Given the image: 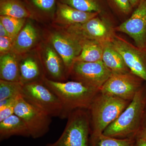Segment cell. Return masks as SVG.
Returning <instances> with one entry per match:
<instances>
[{
	"label": "cell",
	"mask_w": 146,
	"mask_h": 146,
	"mask_svg": "<svg viewBox=\"0 0 146 146\" xmlns=\"http://www.w3.org/2000/svg\"><path fill=\"white\" fill-rule=\"evenodd\" d=\"M146 106V82L116 119L107 127L103 134L113 138H135L142 127Z\"/></svg>",
	"instance_id": "cell-1"
},
{
	"label": "cell",
	"mask_w": 146,
	"mask_h": 146,
	"mask_svg": "<svg viewBox=\"0 0 146 146\" xmlns=\"http://www.w3.org/2000/svg\"><path fill=\"white\" fill-rule=\"evenodd\" d=\"M43 82L60 100L63 106V118H68L77 109H88L100 91L79 82H57L45 77Z\"/></svg>",
	"instance_id": "cell-2"
},
{
	"label": "cell",
	"mask_w": 146,
	"mask_h": 146,
	"mask_svg": "<svg viewBox=\"0 0 146 146\" xmlns=\"http://www.w3.org/2000/svg\"><path fill=\"white\" fill-rule=\"evenodd\" d=\"M131 102L102 94L100 91L87 109L90 118L91 134L102 133Z\"/></svg>",
	"instance_id": "cell-3"
},
{
	"label": "cell",
	"mask_w": 146,
	"mask_h": 146,
	"mask_svg": "<svg viewBox=\"0 0 146 146\" xmlns=\"http://www.w3.org/2000/svg\"><path fill=\"white\" fill-rule=\"evenodd\" d=\"M64 131L57 141L47 146H89L91 133L87 109H77L70 113Z\"/></svg>",
	"instance_id": "cell-4"
},
{
	"label": "cell",
	"mask_w": 146,
	"mask_h": 146,
	"mask_svg": "<svg viewBox=\"0 0 146 146\" xmlns=\"http://www.w3.org/2000/svg\"><path fill=\"white\" fill-rule=\"evenodd\" d=\"M43 35L63 59L69 78L71 68L82 50L81 42L65 29L52 24L44 30Z\"/></svg>",
	"instance_id": "cell-5"
},
{
	"label": "cell",
	"mask_w": 146,
	"mask_h": 146,
	"mask_svg": "<svg viewBox=\"0 0 146 146\" xmlns=\"http://www.w3.org/2000/svg\"><path fill=\"white\" fill-rule=\"evenodd\" d=\"M22 96L27 101L50 117H63V106L60 100L43 81L24 84Z\"/></svg>",
	"instance_id": "cell-6"
},
{
	"label": "cell",
	"mask_w": 146,
	"mask_h": 146,
	"mask_svg": "<svg viewBox=\"0 0 146 146\" xmlns=\"http://www.w3.org/2000/svg\"><path fill=\"white\" fill-rule=\"evenodd\" d=\"M14 114L24 121L32 138L42 137L49 129L51 117L27 101L22 95L16 100Z\"/></svg>",
	"instance_id": "cell-7"
},
{
	"label": "cell",
	"mask_w": 146,
	"mask_h": 146,
	"mask_svg": "<svg viewBox=\"0 0 146 146\" xmlns=\"http://www.w3.org/2000/svg\"><path fill=\"white\" fill-rule=\"evenodd\" d=\"M98 16L84 23L63 28L80 41H95L102 44L112 42L116 36L115 29L113 28L109 21Z\"/></svg>",
	"instance_id": "cell-8"
},
{
	"label": "cell",
	"mask_w": 146,
	"mask_h": 146,
	"mask_svg": "<svg viewBox=\"0 0 146 146\" xmlns=\"http://www.w3.org/2000/svg\"><path fill=\"white\" fill-rule=\"evenodd\" d=\"M112 74L102 60L91 63L75 62L69 72V78L100 90Z\"/></svg>",
	"instance_id": "cell-9"
},
{
	"label": "cell",
	"mask_w": 146,
	"mask_h": 146,
	"mask_svg": "<svg viewBox=\"0 0 146 146\" xmlns=\"http://www.w3.org/2000/svg\"><path fill=\"white\" fill-rule=\"evenodd\" d=\"M145 82L130 72L112 74L100 89L102 94L131 101Z\"/></svg>",
	"instance_id": "cell-10"
},
{
	"label": "cell",
	"mask_w": 146,
	"mask_h": 146,
	"mask_svg": "<svg viewBox=\"0 0 146 146\" xmlns=\"http://www.w3.org/2000/svg\"><path fill=\"white\" fill-rule=\"evenodd\" d=\"M36 50L46 77L54 81H66L68 77L64 62L52 46L44 38Z\"/></svg>",
	"instance_id": "cell-11"
},
{
	"label": "cell",
	"mask_w": 146,
	"mask_h": 146,
	"mask_svg": "<svg viewBox=\"0 0 146 146\" xmlns=\"http://www.w3.org/2000/svg\"><path fill=\"white\" fill-rule=\"evenodd\" d=\"M115 30L127 35L137 48L146 52V0H141L130 18Z\"/></svg>",
	"instance_id": "cell-12"
},
{
	"label": "cell",
	"mask_w": 146,
	"mask_h": 146,
	"mask_svg": "<svg viewBox=\"0 0 146 146\" xmlns=\"http://www.w3.org/2000/svg\"><path fill=\"white\" fill-rule=\"evenodd\" d=\"M112 43L130 72L146 82V52L118 36H115Z\"/></svg>",
	"instance_id": "cell-13"
},
{
	"label": "cell",
	"mask_w": 146,
	"mask_h": 146,
	"mask_svg": "<svg viewBox=\"0 0 146 146\" xmlns=\"http://www.w3.org/2000/svg\"><path fill=\"white\" fill-rule=\"evenodd\" d=\"M34 20L27 19L24 27L16 36L11 52L23 55L36 49L44 40L43 31L34 23Z\"/></svg>",
	"instance_id": "cell-14"
},
{
	"label": "cell",
	"mask_w": 146,
	"mask_h": 146,
	"mask_svg": "<svg viewBox=\"0 0 146 146\" xmlns=\"http://www.w3.org/2000/svg\"><path fill=\"white\" fill-rule=\"evenodd\" d=\"M19 56L20 82L24 85L34 82L43 81L46 76L36 49Z\"/></svg>",
	"instance_id": "cell-15"
},
{
	"label": "cell",
	"mask_w": 146,
	"mask_h": 146,
	"mask_svg": "<svg viewBox=\"0 0 146 146\" xmlns=\"http://www.w3.org/2000/svg\"><path fill=\"white\" fill-rule=\"evenodd\" d=\"M99 14L83 12L58 1L52 24L60 27H67L84 23Z\"/></svg>",
	"instance_id": "cell-16"
},
{
	"label": "cell",
	"mask_w": 146,
	"mask_h": 146,
	"mask_svg": "<svg viewBox=\"0 0 146 146\" xmlns=\"http://www.w3.org/2000/svg\"><path fill=\"white\" fill-rule=\"evenodd\" d=\"M36 22L52 23L58 0H22Z\"/></svg>",
	"instance_id": "cell-17"
},
{
	"label": "cell",
	"mask_w": 146,
	"mask_h": 146,
	"mask_svg": "<svg viewBox=\"0 0 146 146\" xmlns=\"http://www.w3.org/2000/svg\"><path fill=\"white\" fill-rule=\"evenodd\" d=\"M102 61L112 74H124L130 72L119 53L112 44V42L102 43Z\"/></svg>",
	"instance_id": "cell-18"
},
{
	"label": "cell",
	"mask_w": 146,
	"mask_h": 146,
	"mask_svg": "<svg viewBox=\"0 0 146 146\" xmlns=\"http://www.w3.org/2000/svg\"><path fill=\"white\" fill-rule=\"evenodd\" d=\"M20 58L14 53L0 55V80L20 82Z\"/></svg>",
	"instance_id": "cell-19"
},
{
	"label": "cell",
	"mask_w": 146,
	"mask_h": 146,
	"mask_svg": "<svg viewBox=\"0 0 146 146\" xmlns=\"http://www.w3.org/2000/svg\"><path fill=\"white\" fill-rule=\"evenodd\" d=\"M13 136H31L26 124L20 117L15 114L0 122L1 141Z\"/></svg>",
	"instance_id": "cell-20"
},
{
	"label": "cell",
	"mask_w": 146,
	"mask_h": 146,
	"mask_svg": "<svg viewBox=\"0 0 146 146\" xmlns=\"http://www.w3.org/2000/svg\"><path fill=\"white\" fill-rule=\"evenodd\" d=\"M0 16L34 20L30 11L22 0H0Z\"/></svg>",
	"instance_id": "cell-21"
},
{
	"label": "cell",
	"mask_w": 146,
	"mask_h": 146,
	"mask_svg": "<svg viewBox=\"0 0 146 146\" xmlns=\"http://www.w3.org/2000/svg\"><path fill=\"white\" fill-rule=\"evenodd\" d=\"M82 50L76 57L75 62H91L102 61V44L95 41H80Z\"/></svg>",
	"instance_id": "cell-22"
},
{
	"label": "cell",
	"mask_w": 146,
	"mask_h": 146,
	"mask_svg": "<svg viewBox=\"0 0 146 146\" xmlns=\"http://www.w3.org/2000/svg\"><path fill=\"white\" fill-rule=\"evenodd\" d=\"M135 138L120 139L104 135L91 134L89 146H132Z\"/></svg>",
	"instance_id": "cell-23"
},
{
	"label": "cell",
	"mask_w": 146,
	"mask_h": 146,
	"mask_svg": "<svg viewBox=\"0 0 146 146\" xmlns=\"http://www.w3.org/2000/svg\"><path fill=\"white\" fill-rule=\"evenodd\" d=\"M83 12L100 13L102 8L99 0H58Z\"/></svg>",
	"instance_id": "cell-24"
},
{
	"label": "cell",
	"mask_w": 146,
	"mask_h": 146,
	"mask_svg": "<svg viewBox=\"0 0 146 146\" xmlns=\"http://www.w3.org/2000/svg\"><path fill=\"white\" fill-rule=\"evenodd\" d=\"M23 86L20 82L0 80V101L22 95Z\"/></svg>",
	"instance_id": "cell-25"
},
{
	"label": "cell",
	"mask_w": 146,
	"mask_h": 146,
	"mask_svg": "<svg viewBox=\"0 0 146 146\" xmlns=\"http://www.w3.org/2000/svg\"><path fill=\"white\" fill-rule=\"evenodd\" d=\"M27 19H21L9 16H0V23L9 34L10 37L14 39L25 24Z\"/></svg>",
	"instance_id": "cell-26"
},
{
	"label": "cell",
	"mask_w": 146,
	"mask_h": 146,
	"mask_svg": "<svg viewBox=\"0 0 146 146\" xmlns=\"http://www.w3.org/2000/svg\"><path fill=\"white\" fill-rule=\"evenodd\" d=\"M17 99L8 104L0 106V122L14 114L15 104Z\"/></svg>",
	"instance_id": "cell-27"
},
{
	"label": "cell",
	"mask_w": 146,
	"mask_h": 146,
	"mask_svg": "<svg viewBox=\"0 0 146 146\" xmlns=\"http://www.w3.org/2000/svg\"><path fill=\"white\" fill-rule=\"evenodd\" d=\"M14 40L10 36H0V55L11 52Z\"/></svg>",
	"instance_id": "cell-28"
},
{
	"label": "cell",
	"mask_w": 146,
	"mask_h": 146,
	"mask_svg": "<svg viewBox=\"0 0 146 146\" xmlns=\"http://www.w3.org/2000/svg\"><path fill=\"white\" fill-rule=\"evenodd\" d=\"M111 1L122 13L127 14L131 11L132 7L129 0H111Z\"/></svg>",
	"instance_id": "cell-29"
},
{
	"label": "cell",
	"mask_w": 146,
	"mask_h": 146,
	"mask_svg": "<svg viewBox=\"0 0 146 146\" xmlns=\"http://www.w3.org/2000/svg\"><path fill=\"white\" fill-rule=\"evenodd\" d=\"M135 138H141L146 142V127L141 128Z\"/></svg>",
	"instance_id": "cell-30"
},
{
	"label": "cell",
	"mask_w": 146,
	"mask_h": 146,
	"mask_svg": "<svg viewBox=\"0 0 146 146\" xmlns=\"http://www.w3.org/2000/svg\"><path fill=\"white\" fill-rule=\"evenodd\" d=\"M132 146H146V142L141 138H135V141Z\"/></svg>",
	"instance_id": "cell-31"
},
{
	"label": "cell",
	"mask_w": 146,
	"mask_h": 146,
	"mask_svg": "<svg viewBox=\"0 0 146 146\" xmlns=\"http://www.w3.org/2000/svg\"><path fill=\"white\" fill-rule=\"evenodd\" d=\"M0 36H10L5 27L1 23H0Z\"/></svg>",
	"instance_id": "cell-32"
},
{
	"label": "cell",
	"mask_w": 146,
	"mask_h": 146,
	"mask_svg": "<svg viewBox=\"0 0 146 146\" xmlns=\"http://www.w3.org/2000/svg\"><path fill=\"white\" fill-rule=\"evenodd\" d=\"M132 8L137 7L141 0H129Z\"/></svg>",
	"instance_id": "cell-33"
},
{
	"label": "cell",
	"mask_w": 146,
	"mask_h": 146,
	"mask_svg": "<svg viewBox=\"0 0 146 146\" xmlns=\"http://www.w3.org/2000/svg\"><path fill=\"white\" fill-rule=\"evenodd\" d=\"M146 127V106L145 108V111L143 116V121L142 123V127L141 128Z\"/></svg>",
	"instance_id": "cell-34"
}]
</instances>
